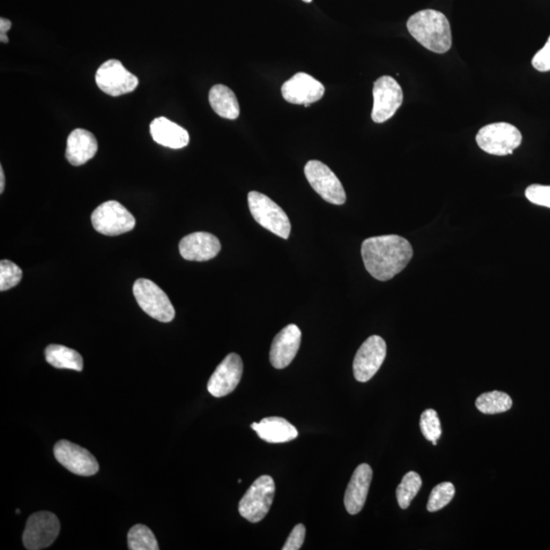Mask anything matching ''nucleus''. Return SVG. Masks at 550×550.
I'll return each mask as SVG.
<instances>
[{"label":"nucleus","instance_id":"nucleus-23","mask_svg":"<svg viewBox=\"0 0 550 550\" xmlns=\"http://www.w3.org/2000/svg\"><path fill=\"white\" fill-rule=\"evenodd\" d=\"M46 359L51 366L57 369L82 371L84 361L82 356L73 348L61 345H49L46 348Z\"/></svg>","mask_w":550,"mask_h":550},{"label":"nucleus","instance_id":"nucleus-26","mask_svg":"<svg viewBox=\"0 0 550 550\" xmlns=\"http://www.w3.org/2000/svg\"><path fill=\"white\" fill-rule=\"evenodd\" d=\"M128 546L131 550H159V546L153 532L145 525L138 524L131 528L128 534Z\"/></svg>","mask_w":550,"mask_h":550},{"label":"nucleus","instance_id":"nucleus-19","mask_svg":"<svg viewBox=\"0 0 550 550\" xmlns=\"http://www.w3.org/2000/svg\"><path fill=\"white\" fill-rule=\"evenodd\" d=\"M99 150L98 140L91 132L73 130L66 141L65 158L73 167L85 165Z\"/></svg>","mask_w":550,"mask_h":550},{"label":"nucleus","instance_id":"nucleus-7","mask_svg":"<svg viewBox=\"0 0 550 550\" xmlns=\"http://www.w3.org/2000/svg\"><path fill=\"white\" fill-rule=\"evenodd\" d=\"M92 225L104 236H120L135 228L136 219L117 201H107L99 205L92 213Z\"/></svg>","mask_w":550,"mask_h":550},{"label":"nucleus","instance_id":"nucleus-24","mask_svg":"<svg viewBox=\"0 0 550 550\" xmlns=\"http://www.w3.org/2000/svg\"><path fill=\"white\" fill-rule=\"evenodd\" d=\"M476 408L483 414L494 415L510 410L512 400L507 393L494 391L483 393L476 400Z\"/></svg>","mask_w":550,"mask_h":550},{"label":"nucleus","instance_id":"nucleus-4","mask_svg":"<svg viewBox=\"0 0 550 550\" xmlns=\"http://www.w3.org/2000/svg\"><path fill=\"white\" fill-rule=\"evenodd\" d=\"M275 483L269 475L257 478L239 503L240 515L251 523H258L269 514L274 501Z\"/></svg>","mask_w":550,"mask_h":550},{"label":"nucleus","instance_id":"nucleus-9","mask_svg":"<svg viewBox=\"0 0 550 550\" xmlns=\"http://www.w3.org/2000/svg\"><path fill=\"white\" fill-rule=\"evenodd\" d=\"M95 81L102 92L114 98L131 93L139 85L138 78L117 59H109L102 64L96 72Z\"/></svg>","mask_w":550,"mask_h":550},{"label":"nucleus","instance_id":"nucleus-32","mask_svg":"<svg viewBox=\"0 0 550 550\" xmlns=\"http://www.w3.org/2000/svg\"><path fill=\"white\" fill-rule=\"evenodd\" d=\"M532 65L539 72L550 71V36L544 48L539 50L532 59Z\"/></svg>","mask_w":550,"mask_h":550},{"label":"nucleus","instance_id":"nucleus-22","mask_svg":"<svg viewBox=\"0 0 550 550\" xmlns=\"http://www.w3.org/2000/svg\"><path fill=\"white\" fill-rule=\"evenodd\" d=\"M210 102L214 113L227 120H236L240 116L239 101L228 86H213L210 92Z\"/></svg>","mask_w":550,"mask_h":550},{"label":"nucleus","instance_id":"nucleus-35","mask_svg":"<svg viewBox=\"0 0 550 550\" xmlns=\"http://www.w3.org/2000/svg\"><path fill=\"white\" fill-rule=\"evenodd\" d=\"M304 3H307L310 4L312 2V0H303Z\"/></svg>","mask_w":550,"mask_h":550},{"label":"nucleus","instance_id":"nucleus-21","mask_svg":"<svg viewBox=\"0 0 550 550\" xmlns=\"http://www.w3.org/2000/svg\"><path fill=\"white\" fill-rule=\"evenodd\" d=\"M251 428L256 431L262 441L270 443L292 442L299 435L298 430L291 423L280 417H269L259 423H252Z\"/></svg>","mask_w":550,"mask_h":550},{"label":"nucleus","instance_id":"nucleus-3","mask_svg":"<svg viewBox=\"0 0 550 550\" xmlns=\"http://www.w3.org/2000/svg\"><path fill=\"white\" fill-rule=\"evenodd\" d=\"M248 204L253 219L274 235L288 239L292 226L287 213L270 197L252 191L248 194Z\"/></svg>","mask_w":550,"mask_h":550},{"label":"nucleus","instance_id":"nucleus-31","mask_svg":"<svg viewBox=\"0 0 550 550\" xmlns=\"http://www.w3.org/2000/svg\"><path fill=\"white\" fill-rule=\"evenodd\" d=\"M305 537H306V528L303 524L296 525L292 533L289 534L288 540L282 550H299L301 549Z\"/></svg>","mask_w":550,"mask_h":550},{"label":"nucleus","instance_id":"nucleus-27","mask_svg":"<svg viewBox=\"0 0 550 550\" xmlns=\"http://www.w3.org/2000/svg\"><path fill=\"white\" fill-rule=\"evenodd\" d=\"M456 488L451 482H443L441 485L436 486L433 492H431L427 510L430 512L440 511L448 505L453 496H455Z\"/></svg>","mask_w":550,"mask_h":550},{"label":"nucleus","instance_id":"nucleus-8","mask_svg":"<svg viewBox=\"0 0 550 550\" xmlns=\"http://www.w3.org/2000/svg\"><path fill=\"white\" fill-rule=\"evenodd\" d=\"M311 187L326 201L334 205H343L347 195L343 185L332 170L318 160H310L304 169Z\"/></svg>","mask_w":550,"mask_h":550},{"label":"nucleus","instance_id":"nucleus-12","mask_svg":"<svg viewBox=\"0 0 550 550\" xmlns=\"http://www.w3.org/2000/svg\"><path fill=\"white\" fill-rule=\"evenodd\" d=\"M385 357L386 344L382 338L373 336L364 341L354 359L353 370L356 381L369 382L381 369Z\"/></svg>","mask_w":550,"mask_h":550},{"label":"nucleus","instance_id":"nucleus-17","mask_svg":"<svg viewBox=\"0 0 550 550\" xmlns=\"http://www.w3.org/2000/svg\"><path fill=\"white\" fill-rule=\"evenodd\" d=\"M220 249L221 245L218 237L204 232L185 236L178 245L182 257L188 262H208L217 257Z\"/></svg>","mask_w":550,"mask_h":550},{"label":"nucleus","instance_id":"nucleus-18","mask_svg":"<svg viewBox=\"0 0 550 550\" xmlns=\"http://www.w3.org/2000/svg\"><path fill=\"white\" fill-rule=\"evenodd\" d=\"M374 472L368 464L356 468L346 490L345 507L348 514L357 515L362 511L373 481Z\"/></svg>","mask_w":550,"mask_h":550},{"label":"nucleus","instance_id":"nucleus-1","mask_svg":"<svg viewBox=\"0 0 550 550\" xmlns=\"http://www.w3.org/2000/svg\"><path fill=\"white\" fill-rule=\"evenodd\" d=\"M361 253L367 271L381 281L403 271L414 254L412 245L397 235L369 237L363 242Z\"/></svg>","mask_w":550,"mask_h":550},{"label":"nucleus","instance_id":"nucleus-30","mask_svg":"<svg viewBox=\"0 0 550 550\" xmlns=\"http://www.w3.org/2000/svg\"><path fill=\"white\" fill-rule=\"evenodd\" d=\"M525 196L535 205L550 208V185H531L526 189Z\"/></svg>","mask_w":550,"mask_h":550},{"label":"nucleus","instance_id":"nucleus-20","mask_svg":"<svg viewBox=\"0 0 550 550\" xmlns=\"http://www.w3.org/2000/svg\"><path fill=\"white\" fill-rule=\"evenodd\" d=\"M150 133L156 143L172 150H182L190 141L187 130L163 116L156 117L150 124Z\"/></svg>","mask_w":550,"mask_h":550},{"label":"nucleus","instance_id":"nucleus-28","mask_svg":"<svg viewBox=\"0 0 550 550\" xmlns=\"http://www.w3.org/2000/svg\"><path fill=\"white\" fill-rule=\"evenodd\" d=\"M420 427L426 440L436 445L437 441L442 436L441 420L438 418L436 411L433 410V408H428V410L423 412L420 419Z\"/></svg>","mask_w":550,"mask_h":550},{"label":"nucleus","instance_id":"nucleus-11","mask_svg":"<svg viewBox=\"0 0 550 550\" xmlns=\"http://www.w3.org/2000/svg\"><path fill=\"white\" fill-rule=\"evenodd\" d=\"M374 109L371 117L376 124L389 121L396 115L404 100V93L398 82L383 76L375 81L374 86Z\"/></svg>","mask_w":550,"mask_h":550},{"label":"nucleus","instance_id":"nucleus-2","mask_svg":"<svg viewBox=\"0 0 550 550\" xmlns=\"http://www.w3.org/2000/svg\"><path fill=\"white\" fill-rule=\"evenodd\" d=\"M408 32L435 54H445L451 47V30L447 17L434 10L420 11L413 14L407 23Z\"/></svg>","mask_w":550,"mask_h":550},{"label":"nucleus","instance_id":"nucleus-25","mask_svg":"<svg viewBox=\"0 0 550 550\" xmlns=\"http://www.w3.org/2000/svg\"><path fill=\"white\" fill-rule=\"evenodd\" d=\"M421 486L422 479L418 473L411 471L404 476L403 480H401L400 485L397 488V499L400 509L406 510L410 507Z\"/></svg>","mask_w":550,"mask_h":550},{"label":"nucleus","instance_id":"nucleus-16","mask_svg":"<svg viewBox=\"0 0 550 550\" xmlns=\"http://www.w3.org/2000/svg\"><path fill=\"white\" fill-rule=\"evenodd\" d=\"M302 332L298 326L288 324L274 338L271 363L274 368L285 369L293 362L301 346Z\"/></svg>","mask_w":550,"mask_h":550},{"label":"nucleus","instance_id":"nucleus-33","mask_svg":"<svg viewBox=\"0 0 550 550\" xmlns=\"http://www.w3.org/2000/svg\"><path fill=\"white\" fill-rule=\"evenodd\" d=\"M12 28V21L6 19H0V41L3 43L9 42V37L6 33L10 31Z\"/></svg>","mask_w":550,"mask_h":550},{"label":"nucleus","instance_id":"nucleus-6","mask_svg":"<svg viewBox=\"0 0 550 550\" xmlns=\"http://www.w3.org/2000/svg\"><path fill=\"white\" fill-rule=\"evenodd\" d=\"M137 303L145 314L163 323L174 321L176 310L168 295L153 281L139 279L133 287Z\"/></svg>","mask_w":550,"mask_h":550},{"label":"nucleus","instance_id":"nucleus-34","mask_svg":"<svg viewBox=\"0 0 550 550\" xmlns=\"http://www.w3.org/2000/svg\"><path fill=\"white\" fill-rule=\"evenodd\" d=\"M5 185V177L3 167H0V193H4Z\"/></svg>","mask_w":550,"mask_h":550},{"label":"nucleus","instance_id":"nucleus-15","mask_svg":"<svg viewBox=\"0 0 550 550\" xmlns=\"http://www.w3.org/2000/svg\"><path fill=\"white\" fill-rule=\"evenodd\" d=\"M325 88L306 73H296L281 86L282 98L292 104L314 103L323 98Z\"/></svg>","mask_w":550,"mask_h":550},{"label":"nucleus","instance_id":"nucleus-10","mask_svg":"<svg viewBox=\"0 0 550 550\" xmlns=\"http://www.w3.org/2000/svg\"><path fill=\"white\" fill-rule=\"evenodd\" d=\"M61 532L58 518L49 511L35 512L30 516L23 534L24 546L29 550L49 547Z\"/></svg>","mask_w":550,"mask_h":550},{"label":"nucleus","instance_id":"nucleus-29","mask_svg":"<svg viewBox=\"0 0 550 550\" xmlns=\"http://www.w3.org/2000/svg\"><path fill=\"white\" fill-rule=\"evenodd\" d=\"M23 278V271L17 264L10 260H2L0 262V291L5 292L18 286Z\"/></svg>","mask_w":550,"mask_h":550},{"label":"nucleus","instance_id":"nucleus-14","mask_svg":"<svg viewBox=\"0 0 550 550\" xmlns=\"http://www.w3.org/2000/svg\"><path fill=\"white\" fill-rule=\"evenodd\" d=\"M243 361L237 354L226 357L207 384V390L215 398H222L232 393L240 383L243 375Z\"/></svg>","mask_w":550,"mask_h":550},{"label":"nucleus","instance_id":"nucleus-13","mask_svg":"<svg viewBox=\"0 0 550 550\" xmlns=\"http://www.w3.org/2000/svg\"><path fill=\"white\" fill-rule=\"evenodd\" d=\"M54 452L57 462L73 474L92 476L99 470L98 460L90 451L69 441H59Z\"/></svg>","mask_w":550,"mask_h":550},{"label":"nucleus","instance_id":"nucleus-5","mask_svg":"<svg viewBox=\"0 0 550 550\" xmlns=\"http://www.w3.org/2000/svg\"><path fill=\"white\" fill-rule=\"evenodd\" d=\"M522 133L508 123L490 124L478 132L476 142L481 150L496 156L509 155L522 143Z\"/></svg>","mask_w":550,"mask_h":550}]
</instances>
